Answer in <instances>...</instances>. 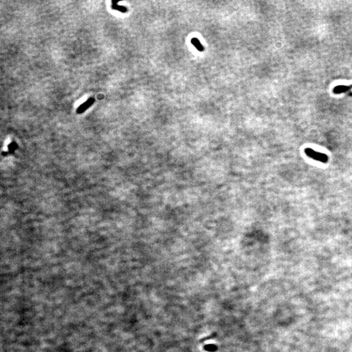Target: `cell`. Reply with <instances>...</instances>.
<instances>
[{
    "mask_svg": "<svg viewBox=\"0 0 352 352\" xmlns=\"http://www.w3.org/2000/svg\"><path fill=\"white\" fill-rule=\"evenodd\" d=\"M350 89H351V87H349V86L340 85V86H337L334 88L333 93H335V94L343 93H345V92L348 91Z\"/></svg>",
    "mask_w": 352,
    "mask_h": 352,
    "instance_id": "obj_4",
    "label": "cell"
},
{
    "mask_svg": "<svg viewBox=\"0 0 352 352\" xmlns=\"http://www.w3.org/2000/svg\"><path fill=\"white\" fill-rule=\"evenodd\" d=\"M95 99L93 97H90L89 99H88L86 102L83 103L77 108V113L78 114H81L84 112L87 109H88L90 106L93 104V103H95Z\"/></svg>",
    "mask_w": 352,
    "mask_h": 352,
    "instance_id": "obj_2",
    "label": "cell"
},
{
    "mask_svg": "<svg viewBox=\"0 0 352 352\" xmlns=\"http://www.w3.org/2000/svg\"><path fill=\"white\" fill-rule=\"evenodd\" d=\"M111 7H112V9L117 11H119V12L122 13H126L128 12V9H127V8L126 7L119 5L118 2H117V1H112V2Z\"/></svg>",
    "mask_w": 352,
    "mask_h": 352,
    "instance_id": "obj_3",
    "label": "cell"
},
{
    "mask_svg": "<svg viewBox=\"0 0 352 352\" xmlns=\"http://www.w3.org/2000/svg\"><path fill=\"white\" fill-rule=\"evenodd\" d=\"M191 43L195 46V47H196V48L198 50V51L200 52L204 51V48L202 46V45L200 43V40L197 38H192L191 40Z\"/></svg>",
    "mask_w": 352,
    "mask_h": 352,
    "instance_id": "obj_5",
    "label": "cell"
},
{
    "mask_svg": "<svg viewBox=\"0 0 352 352\" xmlns=\"http://www.w3.org/2000/svg\"><path fill=\"white\" fill-rule=\"evenodd\" d=\"M305 152L308 157L317 161L326 163L329 160L328 155L322 153L317 152L311 148H306L305 149Z\"/></svg>",
    "mask_w": 352,
    "mask_h": 352,
    "instance_id": "obj_1",
    "label": "cell"
}]
</instances>
